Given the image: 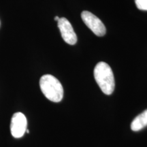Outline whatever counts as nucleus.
Listing matches in <instances>:
<instances>
[{"label": "nucleus", "instance_id": "f257e3e1", "mask_svg": "<svg viewBox=\"0 0 147 147\" xmlns=\"http://www.w3.org/2000/svg\"><path fill=\"white\" fill-rule=\"evenodd\" d=\"M95 81L106 95H111L115 90V82L111 67L105 62H99L94 68Z\"/></svg>", "mask_w": 147, "mask_h": 147}, {"label": "nucleus", "instance_id": "f03ea898", "mask_svg": "<svg viewBox=\"0 0 147 147\" xmlns=\"http://www.w3.org/2000/svg\"><path fill=\"white\" fill-rule=\"evenodd\" d=\"M40 89L44 95L53 102H59L63 97V89L57 78L53 75L46 74L40 80Z\"/></svg>", "mask_w": 147, "mask_h": 147}, {"label": "nucleus", "instance_id": "7ed1b4c3", "mask_svg": "<svg viewBox=\"0 0 147 147\" xmlns=\"http://www.w3.org/2000/svg\"><path fill=\"white\" fill-rule=\"evenodd\" d=\"M82 21L97 36H104L106 34L105 25L96 16L89 11H83L81 13Z\"/></svg>", "mask_w": 147, "mask_h": 147}, {"label": "nucleus", "instance_id": "20e7f679", "mask_svg": "<svg viewBox=\"0 0 147 147\" xmlns=\"http://www.w3.org/2000/svg\"><path fill=\"white\" fill-rule=\"evenodd\" d=\"M27 118L22 113H16L12 116L10 122V132L15 138L23 137L26 132Z\"/></svg>", "mask_w": 147, "mask_h": 147}, {"label": "nucleus", "instance_id": "39448f33", "mask_svg": "<svg viewBox=\"0 0 147 147\" xmlns=\"http://www.w3.org/2000/svg\"><path fill=\"white\" fill-rule=\"evenodd\" d=\"M57 25L64 41L68 45H74L77 42V36L68 20L64 17L60 18Z\"/></svg>", "mask_w": 147, "mask_h": 147}, {"label": "nucleus", "instance_id": "423d86ee", "mask_svg": "<svg viewBox=\"0 0 147 147\" xmlns=\"http://www.w3.org/2000/svg\"><path fill=\"white\" fill-rule=\"evenodd\" d=\"M147 126V110L138 115L131 123V129L134 131L141 130Z\"/></svg>", "mask_w": 147, "mask_h": 147}, {"label": "nucleus", "instance_id": "0eeeda50", "mask_svg": "<svg viewBox=\"0 0 147 147\" xmlns=\"http://www.w3.org/2000/svg\"><path fill=\"white\" fill-rule=\"evenodd\" d=\"M135 3L139 10L147 11V0H135Z\"/></svg>", "mask_w": 147, "mask_h": 147}, {"label": "nucleus", "instance_id": "6e6552de", "mask_svg": "<svg viewBox=\"0 0 147 147\" xmlns=\"http://www.w3.org/2000/svg\"><path fill=\"white\" fill-rule=\"evenodd\" d=\"M59 16H55V21H59Z\"/></svg>", "mask_w": 147, "mask_h": 147}, {"label": "nucleus", "instance_id": "1a4fd4ad", "mask_svg": "<svg viewBox=\"0 0 147 147\" xmlns=\"http://www.w3.org/2000/svg\"><path fill=\"white\" fill-rule=\"evenodd\" d=\"M26 132H27V133H29V131L28 129H27V130H26Z\"/></svg>", "mask_w": 147, "mask_h": 147}]
</instances>
